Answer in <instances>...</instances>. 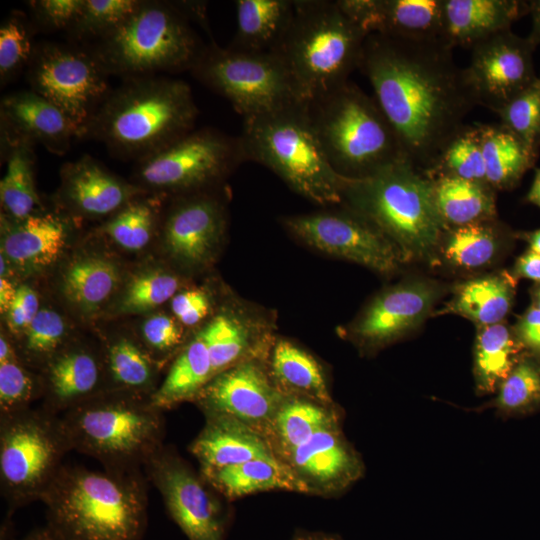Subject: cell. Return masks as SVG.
I'll return each instance as SVG.
<instances>
[{
  "instance_id": "obj_35",
  "label": "cell",
  "mask_w": 540,
  "mask_h": 540,
  "mask_svg": "<svg viewBox=\"0 0 540 540\" xmlns=\"http://www.w3.org/2000/svg\"><path fill=\"white\" fill-rule=\"evenodd\" d=\"M525 352L506 321L476 327L472 369L476 394L494 395Z\"/></svg>"
},
{
  "instance_id": "obj_52",
  "label": "cell",
  "mask_w": 540,
  "mask_h": 540,
  "mask_svg": "<svg viewBox=\"0 0 540 540\" xmlns=\"http://www.w3.org/2000/svg\"><path fill=\"white\" fill-rule=\"evenodd\" d=\"M171 310L182 326L192 328L213 315V300L203 287L186 288L171 299Z\"/></svg>"
},
{
  "instance_id": "obj_62",
  "label": "cell",
  "mask_w": 540,
  "mask_h": 540,
  "mask_svg": "<svg viewBox=\"0 0 540 540\" xmlns=\"http://www.w3.org/2000/svg\"><path fill=\"white\" fill-rule=\"evenodd\" d=\"M518 237L524 239L529 244V249L540 255V229L532 232L518 234Z\"/></svg>"
},
{
  "instance_id": "obj_30",
  "label": "cell",
  "mask_w": 540,
  "mask_h": 540,
  "mask_svg": "<svg viewBox=\"0 0 540 540\" xmlns=\"http://www.w3.org/2000/svg\"><path fill=\"white\" fill-rule=\"evenodd\" d=\"M13 221L1 246V254L10 263L24 271H37L58 259L68 238V225L62 217L39 212Z\"/></svg>"
},
{
  "instance_id": "obj_23",
  "label": "cell",
  "mask_w": 540,
  "mask_h": 540,
  "mask_svg": "<svg viewBox=\"0 0 540 540\" xmlns=\"http://www.w3.org/2000/svg\"><path fill=\"white\" fill-rule=\"evenodd\" d=\"M1 142L40 144L49 152L66 153L78 127L54 104L33 90L6 95L0 105Z\"/></svg>"
},
{
  "instance_id": "obj_26",
  "label": "cell",
  "mask_w": 540,
  "mask_h": 540,
  "mask_svg": "<svg viewBox=\"0 0 540 540\" xmlns=\"http://www.w3.org/2000/svg\"><path fill=\"white\" fill-rule=\"evenodd\" d=\"M515 237L498 218L446 228L430 264L462 273H478L496 265Z\"/></svg>"
},
{
  "instance_id": "obj_50",
  "label": "cell",
  "mask_w": 540,
  "mask_h": 540,
  "mask_svg": "<svg viewBox=\"0 0 540 540\" xmlns=\"http://www.w3.org/2000/svg\"><path fill=\"white\" fill-rule=\"evenodd\" d=\"M31 25L26 16L13 11L0 29V78L4 84L24 66H28L34 51Z\"/></svg>"
},
{
  "instance_id": "obj_8",
  "label": "cell",
  "mask_w": 540,
  "mask_h": 540,
  "mask_svg": "<svg viewBox=\"0 0 540 540\" xmlns=\"http://www.w3.org/2000/svg\"><path fill=\"white\" fill-rule=\"evenodd\" d=\"M71 450L105 469L143 470L164 445V411L150 398L106 391L60 415Z\"/></svg>"
},
{
  "instance_id": "obj_45",
  "label": "cell",
  "mask_w": 540,
  "mask_h": 540,
  "mask_svg": "<svg viewBox=\"0 0 540 540\" xmlns=\"http://www.w3.org/2000/svg\"><path fill=\"white\" fill-rule=\"evenodd\" d=\"M144 192L109 217L101 231L114 243L129 251L143 249L151 240L159 220L158 202Z\"/></svg>"
},
{
  "instance_id": "obj_11",
  "label": "cell",
  "mask_w": 540,
  "mask_h": 540,
  "mask_svg": "<svg viewBox=\"0 0 540 540\" xmlns=\"http://www.w3.org/2000/svg\"><path fill=\"white\" fill-rule=\"evenodd\" d=\"M190 71L227 99L243 119L302 102L285 64L273 51H241L211 43Z\"/></svg>"
},
{
  "instance_id": "obj_16",
  "label": "cell",
  "mask_w": 540,
  "mask_h": 540,
  "mask_svg": "<svg viewBox=\"0 0 540 540\" xmlns=\"http://www.w3.org/2000/svg\"><path fill=\"white\" fill-rule=\"evenodd\" d=\"M107 77L78 44L42 43L28 64L31 90L59 108L78 132L110 92Z\"/></svg>"
},
{
  "instance_id": "obj_28",
  "label": "cell",
  "mask_w": 540,
  "mask_h": 540,
  "mask_svg": "<svg viewBox=\"0 0 540 540\" xmlns=\"http://www.w3.org/2000/svg\"><path fill=\"white\" fill-rule=\"evenodd\" d=\"M205 424L189 445L199 470L273 458L265 438L243 422L224 415H204Z\"/></svg>"
},
{
  "instance_id": "obj_64",
  "label": "cell",
  "mask_w": 540,
  "mask_h": 540,
  "mask_svg": "<svg viewBox=\"0 0 540 540\" xmlns=\"http://www.w3.org/2000/svg\"><path fill=\"white\" fill-rule=\"evenodd\" d=\"M530 296L532 300L531 305H533L534 307L540 310V285L539 284H535L530 289Z\"/></svg>"
},
{
  "instance_id": "obj_6",
  "label": "cell",
  "mask_w": 540,
  "mask_h": 540,
  "mask_svg": "<svg viewBox=\"0 0 540 540\" xmlns=\"http://www.w3.org/2000/svg\"><path fill=\"white\" fill-rule=\"evenodd\" d=\"M367 36L337 0H294L291 21L271 51L285 64L300 100L310 103L349 81Z\"/></svg>"
},
{
  "instance_id": "obj_36",
  "label": "cell",
  "mask_w": 540,
  "mask_h": 540,
  "mask_svg": "<svg viewBox=\"0 0 540 540\" xmlns=\"http://www.w3.org/2000/svg\"><path fill=\"white\" fill-rule=\"evenodd\" d=\"M479 128L487 183L496 192L514 189L539 155L501 122Z\"/></svg>"
},
{
  "instance_id": "obj_20",
  "label": "cell",
  "mask_w": 540,
  "mask_h": 540,
  "mask_svg": "<svg viewBox=\"0 0 540 540\" xmlns=\"http://www.w3.org/2000/svg\"><path fill=\"white\" fill-rule=\"evenodd\" d=\"M307 495L335 497L365 472L359 452L344 435L342 424L326 427L295 448L282 461Z\"/></svg>"
},
{
  "instance_id": "obj_58",
  "label": "cell",
  "mask_w": 540,
  "mask_h": 540,
  "mask_svg": "<svg viewBox=\"0 0 540 540\" xmlns=\"http://www.w3.org/2000/svg\"><path fill=\"white\" fill-rule=\"evenodd\" d=\"M529 14L532 19V29L528 37L538 46L540 44V0H529Z\"/></svg>"
},
{
  "instance_id": "obj_10",
  "label": "cell",
  "mask_w": 540,
  "mask_h": 540,
  "mask_svg": "<svg viewBox=\"0 0 540 540\" xmlns=\"http://www.w3.org/2000/svg\"><path fill=\"white\" fill-rule=\"evenodd\" d=\"M69 451L60 416L30 408L0 417V485L9 515L41 501Z\"/></svg>"
},
{
  "instance_id": "obj_42",
  "label": "cell",
  "mask_w": 540,
  "mask_h": 540,
  "mask_svg": "<svg viewBox=\"0 0 540 540\" xmlns=\"http://www.w3.org/2000/svg\"><path fill=\"white\" fill-rule=\"evenodd\" d=\"M495 396L470 411L494 409L495 415L508 418L540 408V355L525 352L501 383Z\"/></svg>"
},
{
  "instance_id": "obj_27",
  "label": "cell",
  "mask_w": 540,
  "mask_h": 540,
  "mask_svg": "<svg viewBox=\"0 0 540 540\" xmlns=\"http://www.w3.org/2000/svg\"><path fill=\"white\" fill-rule=\"evenodd\" d=\"M529 14L526 0H443L441 41L451 49H471Z\"/></svg>"
},
{
  "instance_id": "obj_57",
  "label": "cell",
  "mask_w": 540,
  "mask_h": 540,
  "mask_svg": "<svg viewBox=\"0 0 540 540\" xmlns=\"http://www.w3.org/2000/svg\"><path fill=\"white\" fill-rule=\"evenodd\" d=\"M17 288L6 278H0V311L7 314L16 295Z\"/></svg>"
},
{
  "instance_id": "obj_7",
  "label": "cell",
  "mask_w": 540,
  "mask_h": 540,
  "mask_svg": "<svg viewBox=\"0 0 540 540\" xmlns=\"http://www.w3.org/2000/svg\"><path fill=\"white\" fill-rule=\"evenodd\" d=\"M238 137L246 161L270 169L300 196L324 207L342 204L347 178L329 163L308 103L294 102L245 118Z\"/></svg>"
},
{
  "instance_id": "obj_60",
  "label": "cell",
  "mask_w": 540,
  "mask_h": 540,
  "mask_svg": "<svg viewBox=\"0 0 540 540\" xmlns=\"http://www.w3.org/2000/svg\"><path fill=\"white\" fill-rule=\"evenodd\" d=\"M10 540H63L47 524L33 529L20 539L11 538Z\"/></svg>"
},
{
  "instance_id": "obj_25",
  "label": "cell",
  "mask_w": 540,
  "mask_h": 540,
  "mask_svg": "<svg viewBox=\"0 0 540 540\" xmlns=\"http://www.w3.org/2000/svg\"><path fill=\"white\" fill-rule=\"evenodd\" d=\"M144 192L89 155L65 163L61 169L59 198L67 209L85 217L112 216Z\"/></svg>"
},
{
  "instance_id": "obj_41",
  "label": "cell",
  "mask_w": 540,
  "mask_h": 540,
  "mask_svg": "<svg viewBox=\"0 0 540 540\" xmlns=\"http://www.w3.org/2000/svg\"><path fill=\"white\" fill-rule=\"evenodd\" d=\"M6 171L0 182V200L5 214L23 220L39 213L40 199L34 180V146L23 142H1Z\"/></svg>"
},
{
  "instance_id": "obj_40",
  "label": "cell",
  "mask_w": 540,
  "mask_h": 540,
  "mask_svg": "<svg viewBox=\"0 0 540 540\" xmlns=\"http://www.w3.org/2000/svg\"><path fill=\"white\" fill-rule=\"evenodd\" d=\"M119 283L120 270L115 262L100 255H85L66 266L61 289L74 308L92 314L113 295Z\"/></svg>"
},
{
  "instance_id": "obj_37",
  "label": "cell",
  "mask_w": 540,
  "mask_h": 540,
  "mask_svg": "<svg viewBox=\"0 0 540 540\" xmlns=\"http://www.w3.org/2000/svg\"><path fill=\"white\" fill-rule=\"evenodd\" d=\"M102 359L107 391L151 398L157 390L160 365L134 339L127 336L112 339L105 345Z\"/></svg>"
},
{
  "instance_id": "obj_43",
  "label": "cell",
  "mask_w": 540,
  "mask_h": 540,
  "mask_svg": "<svg viewBox=\"0 0 540 540\" xmlns=\"http://www.w3.org/2000/svg\"><path fill=\"white\" fill-rule=\"evenodd\" d=\"M42 398L40 372H34L16 348L1 334L0 338V417L31 408Z\"/></svg>"
},
{
  "instance_id": "obj_21",
  "label": "cell",
  "mask_w": 540,
  "mask_h": 540,
  "mask_svg": "<svg viewBox=\"0 0 540 540\" xmlns=\"http://www.w3.org/2000/svg\"><path fill=\"white\" fill-rule=\"evenodd\" d=\"M274 325L269 311L245 300H231L213 313L202 328L214 377L240 362L267 357L277 337Z\"/></svg>"
},
{
  "instance_id": "obj_55",
  "label": "cell",
  "mask_w": 540,
  "mask_h": 540,
  "mask_svg": "<svg viewBox=\"0 0 540 540\" xmlns=\"http://www.w3.org/2000/svg\"><path fill=\"white\" fill-rule=\"evenodd\" d=\"M513 331L526 352L540 355V310L530 305L512 325Z\"/></svg>"
},
{
  "instance_id": "obj_32",
  "label": "cell",
  "mask_w": 540,
  "mask_h": 540,
  "mask_svg": "<svg viewBox=\"0 0 540 540\" xmlns=\"http://www.w3.org/2000/svg\"><path fill=\"white\" fill-rule=\"evenodd\" d=\"M267 368L277 389L285 397L334 404L321 364L292 340L276 337L267 357Z\"/></svg>"
},
{
  "instance_id": "obj_54",
  "label": "cell",
  "mask_w": 540,
  "mask_h": 540,
  "mask_svg": "<svg viewBox=\"0 0 540 540\" xmlns=\"http://www.w3.org/2000/svg\"><path fill=\"white\" fill-rule=\"evenodd\" d=\"M39 310L37 293L28 285L19 286L6 314L8 328L16 335H23Z\"/></svg>"
},
{
  "instance_id": "obj_18",
  "label": "cell",
  "mask_w": 540,
  "mask_h": 540,
  "mask_svg": "<svg viewBox=\"0 0 540 540\" xmlns=\"http://www.w3.org/2000/svg\"><path fill=\"white\" fill-rule=\"evenodd\" d=\"M227 229V211L213 190L176 196L163 221L169 256L183 269L197 272L216 259Z\"/></svg>"
},
{
  "instance_id": "obj_49",
  "label": "cell",
  "mask_w": 540,
  "mask_h": 540,
  "mask_svg": "<svg viewBox=\"0 0 540 540\" xmlns=\"http://www.w3.org/2000/svg\"><path fill=\"white\" fill-rule=\"evenodd\" d=\"M534 153L540 151V75L496 113Z\"/></svg>"
},
{
  "instance_id": "obj_53",
  "label": "cell",
  "mask_w": 540,
  "mask_h": 540,
  "mask_svg": "<svg viewBox=\"0 0 540 540\" xmlns=\"http://www.w3.org/2000/svg\"><path fill=\"white\" fill-rule=\"evenodd\" d=\"M34 20L49 30H68L78 16L83 0H34L29 1Z\"/></svg>"
},
{
  "instance_id": "obj_15",
  "label": "cell",
  "mask_w": 540,
  "mask_h": 540,
  "mask_svg": "<svg viewBox=\"0 0 540 540\" xmlns=\"http://www.w3.org/2000/svg\"><path fill=\"white\" fill-rule=\"evenodd\" d=\"M451 287L426 276L404 278L374 295L342 337L362 355H374L418 331Z\"/></svg>"
},
{
  "instance_id": "obj_47",
  "label": "cell",
  "mask_w": 540,
  "mask_h": 540,
  "mask_svg": "<svg viewBox=\"0 0 540 540\" xmlns=\"http://www.w3.org/2000/svg\"><path fill=\"white\" fill-rule=\"evenodd\" d=\"M140 0H83L81 10L67 30L71 38L90 43L106 34L138 6Z\"/></svg>"
},
{
  "instance_id": "obj_39",
  "label": "cell",
  "mask_w": 540,
  "mask_h": 540,
  "mask_svg": "<svg viewBox=\"0 0 540 540\" xmlns=\"http://www.w3.org/2000/svg\"><path fill=\"white\" fill-rule=\"evenodd\" d=\"M236 34L230 48L271 51L285 33L294 10V0H237Z\"/></svg>"
},
{
  "instance_id": "obj_12",
  "label": "cell",
  "mask_w": 540,
  "mask_h": 540,
  "mask_svg": "<svg viewBox=\"0 0 540 540\" xmlns=\"http://www.w3.org/2000/svg\"><path fill=\"white\" fill-rule=\"evenodd\" d=\"M246 161L239 137L214 128L193 129L136 161L137 186L176 196L213 190Z\"/></svg>"
},
{
  "instance_id": "obj_24",
  "label": "cell",
  "mask_w": 540,
  "mask_h": 540,
  "mask_svg": "<svg viewBox=\"0 0 540 540\" xmlns=\"http://www.w3.org/2000/svg\"><path fill=\"white\" fill-rule=\"evenodd\" d=\"M41 408L60 416L107 391L102 354L65 346L40 370Z\"/></svg>"
},
{
  "instance_id": "obj_9",
  "label": "cell",
  "mask_w": 540,
  "mask_h": 540,
  "mask_svg": "<svg viewBox=\"0 0 540 540\" xmlns=\"http://www.w3.org/2000/svg\"><path fill=\"white\" fill-rule=\"evenodd\" d=\"M324 153L342 177L362 179L407 159L375 99L346 82L308 103Z\"/></svg>"
},
{
  "instance_id": "obj_46",
  "label": "cell",
  "mask_w": 540,
  "mask_h": 540,
  "mask_svg": "<svg viewBox=\"0 0 540 540\" xmlns=\"http://www.w3.org/2000/svg\"><path fill=\"white\" fill-rule=\"evenodd\" d=\"M22 336L17 352L30 367L40 372L47 361L66 346L67 328L58 312L40 308Z\"/></svg>"
},
{
  "instance_id": "obj_29",
  "label": "cell",
  "mask_w": 540,
  "mask_h": 540,
  "mask_svg": "<svg viewBox=\"0 0 540 540\" xmlns=\"http://www.w3.org/2000/svg\"><path fill=\"white\" fill-rule=\"evenodd\" d=\"M517 279L511 271L485 272L462 280L451 287V297L432 317L458 315L476 327L506 321L512 310Z\"/></svg>"
},
{
  "instance_id": "obj_51",
  "label": "cell",
  "mask_w": 540,
  "mask_h": 540,
  "mask_svg": "<svg viewBox=\"0 0 540 540\" xmlns=\"http://www.w3.org/2000/svg\"><path fill=\"white\" fill-rule=\"evenodd\" d=\"M141 334L146 350L160 367L171 356L174 359L186 343L184 327L175 317L166 314L148 318Z\"/></svg>"
},
{
  "instance_id": "obj_3",
  "label": "cell",
  "mask_w": 540,
  "mask_h": 540,
  "mask_svg": "<svg viewBox=\"0 0 540 540\" xmlns=\"http://www.w3.org/2000/svg\"><path fill=\"white\" fill-rule=\"evenodd\" d=\"M198 108L183 80L140 76L110 90L78 138L104 144L115 157L141 160L194 129Z\"/></svg>"
},
{
  "instance_id": "obj_19",
  "label": "cell",
  "mask_w": 540,
  "mask_h": 540,
  "mask_svg": "<svg viewBox=\"0 0 540 540\" xmlns=\"http://www.w3.org/2000/svg\"><path fill=\"white\" fill-rule=\"evenodd\" d=\"M536 45L511 30L474 45L465 68L478 105L497 113L537 77L533 53Z\"/></svg>"
},
{
  "instance_id": "obj_14",
  "label": "cell",
  "mask_w": 540,
  "mask_h": 540,
  "mask_svg": "<svg viewBox=\"0 0 540 540\" xmlns=\"http://www.w3.org/2000/svg\"><path fill=\"white\" fill-rule=\"evenodd\" d=\"M284 229L297 241L325 255L390 276L404 264L392 241L374 224L340 205L283 217Z\"/></svg>"
},
{
  "instance_id": "obj_5",
  "label": "cell",
  "mask_w": 540,
  "mask_h": 540,
  "mask_svg": "<svg viewBox=\"0 0 540 540\" xmlns=\"http://www.w3.org/2000/svg\"><path fill=\"white\" fill-rule=\"evenodd\" d=\"M342 205L374 224L396 246L402 260H432L444 230L433 182L408 159L362 179H346Z\"/></svg>"
},
{
  "instance_id": "obj_1",
  "label": "cell",
  "mask_w": 540,
  "mask_h": 540,
  "mask_svg": "<svg viewBox=\"0 0 540 540\" xmlns=\"http://www.w3.org/2000/svg\"><path fill=\"white\" fill-rule=\"evenodd\" d=\"M441 40L367 36L358 69L406 158L425 171L478 106L465 68Z\"/></svg>"
},
{
  "instance_id": "obj_44",
  "label": "cell",
  "mask_w": 540,
  "mask_h": 540,
  "mask_svg": "<svg viewBox=\"0 0 540 540\" xmlns=\"http://www.w3.org/2000/svg\"><path fill=\"white\" fill-rule=\"evenodd\" d=\"M424 172L431 179L451 176L487 183L479 123L464 124Z\"/></svg>"
},
{
  "instance_id": "obj_48",
  "label": "cell",
  "mask_w": 540,
  "mask_h": 540,
  "mask_svg": "<svg viewBox=\"0 0 540 540\" xmlns=\"http://www.w3.org/2000/svg\"><path fill=\"white\" fill-rule=\"evenodd\" d=\"M182 280L164 270L142 273L126 286L118 305L121 313H140L172 299L181 289Z\"/></svg>"
},
{
  "instance_id": "obj_56",
  "label": "cell",
  "mask_w": 540,
  "mask_h": 540,
  "mask_svg": "<svg viewBox=\"0 0 540 540\" xmlns=\"http://www.w3.org/2000/svg\"><path fill=\"white\" fill-rule=\"evenodd\" d=\"M511 273L516 279L525 278L540 285V255L526 250L516 259Z\"/></svg>"
},
{
  "instance_id": "obj_2",
  "label": "cell",
  "mask_w": 540,
  "mask_h": 540,
  "mask_svg": "<svg viewBox=\"0 0 540 540\" xmlns=\"http://www.w3.org/2000/svg\"><path fill=\"white\" fill-rule=\"evenodd\" d=\"M142 470L62 467L41 502L47 525L63 540H142L148 525Z\"/></svg>"
},
{
  "instance_id": "obj_22",
  "label": "cell",
  "mask_w": 540,
  "mask_h": 540,
  "mask_svg": "<svg viewBox=\"0 0 540 540\" xmlns=\"http://www.w3.org/2000/svg\"><path fill=\"white\" fill-rule=\"evenodd\" d=\"M367 34L393 38L441 40L443 0H337Z\"/></svg>"
},
{
  "instance_id": "obj_17",
  "label": "cell",
  "mask_w": 540,
  "mask_h": 540,
  "mask_svg": "<svg viewBox=\"0 0 540 540\" xmlns=\"http://www.w3.org/2000/svg\"><path fill=\"white\" fill-rule=\"evenodd\" d=\"M267 357L252 358L226 369L212 378L192 402L204 415L235 418L263 436L285 399L270 377Z\"/></svg>"
},
{
  "instance_id": "obj_31",
  "label": "cell",
  "mask_w": 540,
  "mask_h": 540,
  "mask_svg": "<svg viewBox=\"0 0 540 540\" xmlns=\"http://www.w3.org/2000/svg\"><path fill=\"white\" fill-rule=\"evenodd\" d=\"M343 423L340 406L310 399L285 397L263 433L275 457L282 461L318 431Z\"/></svg>"
},
{
  "instance_id": "obj_33",
  "label": "cell",
  "mask_w": 540,
  "mask_h": 540,
  "mask_svg": "<svg viewBox=\"0 0 540 540\" xmlns=\"http://www.w3.org/2000/svg\"><path fill=\"white\" fill-rule=\"evenodd\" d=\"M199 472L229 502L266 491L306 494L303 485L291 470L276 457Z\"/></svg>"
},
{
  "instance_id": "obj_61",
  "label": "cell",
  "mask_w": 540,
  "mask_h": 540,
  "mask_svg": "<svg viewBox=\"0 0 540 540\" xmlns=\"http://www.w3.org/2000/svg\"><path fill=\"white\" fill-rule=\"evenodd\" d=\"M526 201L540 208V168L535 170L533 183L526 195Z\"/></svg>"
},
{
  "instance_id": "obj_63",
  "label": "cell",
  "mask_w": 540,
  "mask_h": 540,
  "mask_svg": "<svg viewBox=\"0 0 540 540\" xmlns=\"http://www.w3.org/2000/svg\"><path fill=\"white\" fill-rule=\"evenodd\" d=\"M10 515H7L0 529V540H10L12 538V522Z\"/></svg>"
},
{
  "instance_id": "obj_38",
  "label": "cell",
  "mask_w": 540,
  "mask_h": 540,
  "mask_svg": "<svg viewBox=\"0 0 540 540\" xmlns=\"http://www.w3.org/2000/svg\"><path fill=\"white\" fill-rule=\"evenodd\" d=\"M432 182L436 209L446 228L497 218L496 191L488 183L451 176Z\"/></svg>"
},
{
  "instance_id": "obj_59",
  "label": "cell",
  "mask_w": 540,
  "mask_h": 540,
  "mask_svg": "<svg viewBox=\"0 0 540 540\" xmlns=\"http://www.w3.org/2000/svg\"><path fill=\"white\" fill-rule=\"evenodd\" d=\"M292 540H344L340 535L322 531H308L297 529Z\"/></svg>"
},
{
  "instance_id": "obj_4",
  "label": "cell",
  "mask_w": 540,
  "mask_h": 540,
  "mask_svg": "<svg viewBox=\"0 0 540 540\" xmlns=\"http://www.w3.org/2000/svg\"><path fill=\"white\" fill-rule=\"evenodd\" d=\"M192 19L205 25L204 5L140 0L119 25L82 46L108 76L127 79L191 70L205 47Z\"/></svg>"
},
{
  "instance_id": "obj_13",
  "label": "cell",
  "mask_w": 540,
  "mask_h": 540,
  "mask_svg": "<svg viewBox=\"0 0 540 540\" xmlns=\"http://www.w3.org/2000/svg\"><path fill=\"white\" fill-rule=\"evenodd\" d=\"M167 514L188 540H225L233 511L221 496L171 446L163 445L144 465Z\"/></svg>"
},
{
  "instance_id": "obj_34",
  "label": "cell",
  "mask_w": 540,
  "mask_h": 540,
  "mask_svg": "<svg viewBox=\"0 0 540 540\" xmlns=\"http://www.w3.org/2000/svg\"><path fill=\"white\" fill-rule=\"evenodd\" d=\"M213 377L207 339L200 327L172 360L165 378L151 396V402L163 411L192 402Z\"/></svg>"
}]
</instances>
